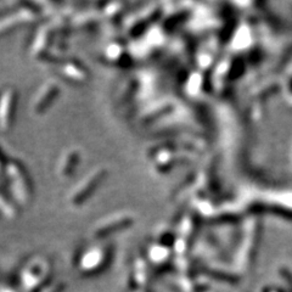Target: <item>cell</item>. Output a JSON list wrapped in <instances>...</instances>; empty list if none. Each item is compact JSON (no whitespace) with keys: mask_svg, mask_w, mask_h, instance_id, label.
I'll use <instances>...</instances> for the list:
<instances>
[{"mask_svg":"<svg viewBox=\"0 0 292 292\" xmlns=\"http://www.w3.org/2000/svg\"><path fill=\"white\" fill-rule=\"evenodd\" d=\"M106 175V169L105 168H95L87 175L82 182L72 190L71 196H69V202L72 204H80L83 201L87 200L88 196H90L94 190L98 188V185L102 182V179Z\"/></svg>","mask_w":292,"mask_h":292,"instance_id":"1","label":"cell"},{"mask_svg":"<svg viewBox=\"0 0 292 292\" xmlns=\"http://www.w3.org/2000/svg\"><path fill=\"white\" fill-rule=\"evenodd\" d=\"M8 174L9 179H11V183H13L11 189H13L15 196L21 202H27L29 195H31V186H29L27 175L17 163L9 165Z\"/></svg>","mask_w":292,"mask_h":292,"instance_id":"2","label":"cell"},{"mask_svg":"<svg viewBox=\"0 0 292 292\" xmlns=\"http://www.w3.org/2000/svg\"><path fill=\"white\" fill-rule=\"evenodd\" d=\"M57 93H60V88L57 87V84L52 81L46 82V83L42 87V89L38 92L36 99H34L33 101L34 112L37 113L43 112V111L51 104V101L54 100L55 96L57 95Z\"/></svg>","mask_w":292,"mask_h":292,"instance_id":"3","label":"cell"},{"mask_svg":"<svg viewBox=\"0 0 292 292\" xmlns=\"http://www.w3.org/2000/svg\"><path fill=\"white\" fill-rule=\"evenodd\" d=\"M15 110V93L7 90L0 96V128L3 130L9 129L11 118Z\"/></svg>","mask_w":292,"mask_h":292,"instance_id":"4","label":"cell"},{"mask_svg":"<svg viewBox=\"0 0 292 292\" xmlns=\"http://www.w3.org/2000/svg\"><path fill=\"white\" fill-rule=\"evenodd\" d=\"M81 155L80 151L76 150V149H69L67 150L65 154L61 157L60 163L57 166V174L62 178H68L71 177L76 167H77V163H80Z\"/></svg>","mask_w":292,"mask_h":292,"instance_id":"5","label":"cell"},{"mask_svg":"<svg viewBox=\"0 0 292 292\" xmlns=\"http://www.w3.org/2000/svg\"><path fill=\"white\" fill-rule=\"evenodd\" d=\"M128 223V219L122 215H113V217L104 218L95 228V235H106L111 230L119 228L123 224Z\"/></svg>","mask_w":292,"mask_h":292,"instance_id":"6","label":"cell"},{"mask_svg":"<svg viewBox=\"0 0 292 292\" xmlns=\"http://www.w3.org/2000/svg\"><path fill=\"white\" fill-rule=\"evenodd\" d=\"M61 71H62V75L65 76L67 80H72L75 82L83 81L87 77V73L83 69V67L75 62H67Z\"/></svg>","mask_w":292,"mask_h":292,"instance_id":"7","label":"cell"},{"mask_svg":"<svg viewBox=\"0 0 292 292\" xmlns=\"http://www.w3.org/2000/svg\"><path fill=\"white\" fill-rule=\"evenodd\" d=\"M0 163H2V162H0Z\"/></svg>","mask_w":292,"mask_h":292,"instance_id":"8","label":"cell"}]
</instances>
